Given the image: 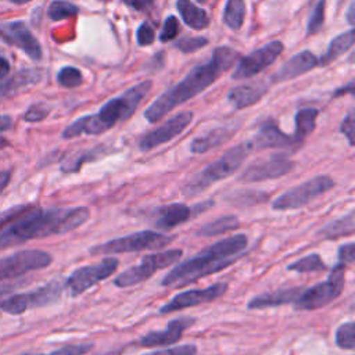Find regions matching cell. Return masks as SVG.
<instances>
[{"mask_svg": "<svg viewBox=\"0 0 355 355\" xmlns=\"http://www.w3.org/2000/svg\"><path fill=\"white\" fill-rule=\"evenodd\" d=\"M65 288V280L53 279L36 290L14 294L0 301V309L10 315H21L28 309L44 308L60 301Z\"/></svg>", "mask_w": 355, "mask_h": 355, "instance_id": "obj_8", "label": "cell"}, {"mask_svg": "<svg viewBox=\"0 0 355 355\" xmlns=\"http://www.w3.org/2000/svg\"><path fill=\"white\" fill-rule=\"evenodd\" d=\"M0 39L21 49L33 61L42 60V46L24 21H11L0 24Z\"/></svg>", "mask_w": 355, "mask_h": 355, "instance_id": "obj_16", "label": "cell"}, {"mask_svg": "<svg viewBox=\"0 0 355 355\" xmlns=\"http://www.w3.org/2000/svg\"><path fill=\"white\" fill-rule=\"evenodd\" d=\"M354 130H355V116L354 112L349 111V114L344 118V121L340 125V132L347 137L348 144L354 146Z\"/></svg>", "mask_w": 355, "mask_h": 355, "instance_id": "obj_44", "label": "cell"}, {"mask_svg": "<svg viewBox=\"0 0 355 355\" xmlns=\"http://www.w3.org/2000/svg\"><path fill=\"white\" fill-rule=\"evenodd\" d=\"M329 266L320 258L319 254H309L304 258H300L287 266V270L297 273H309V272H322L327 270Z\"/></svg>", "mask_w": 355, "mask_h": 355, "instance_id": "obj_32", "label": "cell"}, {"mask_svg": "<svg viewBox=\"0 0 355 355\" xmlns=\"http://www.w3.org/2000/svg\"><path fill=\"white\" fill-rule=\"evenodd\" d=\"M29 208V204H22V205H14L0 214V233L11 225L12 220H15L22 212H25Z\"/></svg>", "mask_w": 355, "mask_h": 355, "instance_id": "obj_41", "label": "cell"}, {"mask_svg": "<svg viewBox=\"0 0 355 355\" xmlns=\"http://www.w3.org/2000/svg\"><path fill=\"white\" fill-rule=\"evenodd\" d=\"M12 126V119L8 115H0V133Z\"/></svg>", "mask_w": 355, "mask_h": 355, "instance_id": "obj_49", "label": "cell"}, {"mask_svg": "<svg viewBox=\"0 0 355 355\" xmlns=\"http://www.w3.org/2000/svg\"><path fill=\"white\" fill-rule=\"evenodd\" d=\"M334 340L341 349H354L355 347V322H347L337 327Z\"/></svg>", "mask_w": 355, "mask_h": 355, "instance_id": "obj_34", "label": "cell"}, {"mask_svg": "<svg viewBox=\"0 0 355 355\" xmlns=\"http://www.w3.org/2000/svg\"><path fill=\"white\" fill-rule=\"evenodd\" d=\"M240 226V220L237 216L234 215H225L220 216L212 222H208L205 225H202L198 230H197V236H202V237H214L226 232H232L236 230Z\"/></svg>", "mask_w": 355, "mask_h": 355, "instance_id": "obj_30", "label": "cell"}, {"mask_svg": "<svg viewBox=\"0 0 355 355\" xmlns=\"http://www.w3.org/2000/svg\"><path fill=\"white\" fill-rule=\"evenodd\" d=\"M182 255H183V251L179 248L144 255L137 265H133L125 269L123 272H121L114 279V284L119 288H126V287L139 284L144 280H148L158 270L176 263L182 258Z\"/></svg>", "mask_w": 355, "mask_h": 355, "instance_id": "obj_9", "label": "cell"}, {"mask_svg": "<svg viewBox=\"0 0 355 355\" xmlns=\"http://www.w3.org/2000/svg\"><path fill=\"white\" fill-rule=\"evenodd\" d=\"M196 354H197V347L194 344H183L172 348L159 349L155 352H148L144 355H196Z\"/></svg>", "mask_w": 355, "mask_h": 355, "instance_id": "obj_43", "label": "cell"}, {"mask_svg": "<svg viewBox=\"0 0 355 355\" xmlns=\"http://www.w3.org/2000/svg\"><path fill=\"white\" fill-rule=\"evenodd\" d=\"M324 8H326V0H318L315 3L306 24V35H315L322 29L324 22Z\"/></svg>", "mask_w": 355, "mask_h": 355, "instance_id": "obj_36", "label": "cell"}, {"mask_svg": "<svg viewBox=\"0 0 355 355\" xmlns=\"http://www.w3.org/2000/svg\"><path fill=\"white\" fill-rule=\"evenodd\" d=\"M355 43V36H354V28H349L348 31L337 35L336 37L331 39V42L327 46V50L324 54L318 60L319 67H324L336 61L338 57H341L345 51H348Z\"/></svg>", "mask_w": 355, "mask_h": 355, "instance_id": "obj_25", "label": "cell"}, {"mask_svg": "<svg viewBox=\"0 0 355 355\" xmlns=\"http://www.w3.org/2000/svg\"><path fill=\"white\" fill-rule=\"evenodd\" d=\"M234 132H236V129H233V126L215 128V129L207 132L205 135H201V136L196 137L194 140H191L190 151L193 154L207 153L208 150L218 147V146L223 144L225 141H227L234 135Z\"/></svg>", "mask_w": 355, "mask_h": 355, "instance_id": "obj_23", "label": "cell"}, {"mask_svg": "<svg viewBox=\"0 0 355 355\" xmlns=\"http://www.w3.org/2000/svg\"><path fill=\"white\" fill-rule=\"evenodd\" d=\"M175 236H168L155 230H140L123 237L108 240L89 250L90 255H115L139 252L146 250H161L172 243Z\"/></svg>", "mask_w": 355, "mask_h": 355, "instance_id": "obj_7", "label": "cell"}, {"mask_svg": "<svg viewBox=\"0 0 355 355\" xmlns=\"http://www.w3.org/2000/svg\"><path fill=\"white\" fill-rule=\"evenodd\" d=\"M8 72H10V62L4 57L0 55V79L6 78L8 75Z\"/></svg>", "mask_w": 355, "mask_h": 355, "instance_id": "obj_48", "label": "cell"}, {"mask_svg": "<svg viewBox=\"0 0 355 355\" xmlns=\"http://www.w3.org/2000/svg\"><path fill=\"white\" fill-rule=\"evenodd\" d=\"M355 230V220H354V212H349L333 222H330L329 225H326L319 234L323 239H329V240H334L343 236H351L354 234Z\"/></svg>", "mask_w": 355, "mask_h": 355, "instance_id": "obj_29", "label": "cell"}, {"mask_svg": "<svg viewBox=\"0 0 355 355\" xmlns=\"http://www.w3.org/2000/svg\"><path fill=\"white\" fill-rule=\"evenodd\" d=\"M354 10H355V3L351 1L348 8H347V12H345V17H347V22L349 24V26H354V19H355V14H354Z\"/></svg>", "mask_w": 355, "mask_h": 355, "instance_id": "obj_50", "label": "cell"}, {"mask_svg": "<svg viewBox=\"0 0 355 355\" xmlns=\"http://www.w3.org/2000/svg\"><path fill=\"white\" fill-rule=\"evenodd\" d=\"M266 92V86L262 83L257 85H241L233 87L227 94V101L234 105L236 110L247 108L258 103Z\"/></svg>", "mask_w": 355, "mask_h": 355, "instance_id": "obj_24", "label": "cell"}, {"mask_svg": "<svg viewBox=\"0 0 355 355\" xmlns=\"http://www.w3.org/2000/svg\"><path fill=\"white\" fill-rule=\"evenodd\" d=\"M79 12V7L65 1V0H54L50 3L47 8V15L51 21H61L71 17H75Z\"/></svg>", "mask_w": 355, "mask_h": 355, "instance_id": "obj_33", "label": "cell"}, {"mask_svg": "<svg viewBox=\"0 0 355 355\" xmlns=\"http://www.w3.org/2000/svg\"><path fill=\"white\" fill-rule=\"evenodd\" d=\"M153 82L143 80L136 86L128 89L121 96L108 100L97 114L85 115L71 125H68L64 132V139H73L80 135H100L111 129L121 121H126L151 90Z\"/></svg>", "mask_w": 355, "mask_h": 355, "instance_id": "obj_4", "label": "cell"}, {"mask_svg": "<svg viewBox=\"0 0 355 355\" xmlns=\"http://www.w3.org/2000/svg\"><path fill=\"white\" fill-rule=\"evenodd\" d=\"M319 111L316 108H302L295 114V130L293 139L298 144L308 135H311L316 126V118Z\"/></svg>", "mask_w": 355, "mask_h": 355, "instance_id": "obj_28", "label": "cell"}, {"mask_svg": "<svg viewBox=\"0 0 355 355\" xmlns=\"http://www.w3.org/2000/svg\"><path fill=\"white\" fill-rule=\"evenodd\" d=\"M122 1L135 10H144V8H148L155 0H122Z\"/></svg>", "mask_w": 355, "mask_h": 355, "instance_id": "obj_46", "label": "cell"}, {"mask_svg": "<svg viewBox=\"0 0 355 355\" xmlns=\"http://www.w3.org/2000/svg\"><path fill=\"white\" fill-rule=\"evenodd\" d=\"M176 8L183 19V22L191 29L201 31L209 25V17L207 11L198 6H196L190 0H178Z\"/></svg>", "mask_w": 355, "mask_h": 355, "instance_id": "obj_26", "label": "cell"}, {"mask_svg": "<svg viewBox=\"0 0 355 355\" xmlns=\"http://www.w3.org/2000/svg\"><path fill=\"white\" fill-rule=\"evenodd\" d=\"M334 180L327 175H318L305 180L301 184H297L283 194H280L272 204L275 211H287V209H297L302 208L311 201L316 200L318 197L327 193L330 189L334 187Z\"/></svg>", "mask_w": 355, "mask_h": 355, "instance_id": "obj_10", "label": "cell"}, {"mask_svg": "<svg viewBox=\"0 0 355 355\" xmlns=\"http://www.w3.org/2000/svg\"><path fill=\"white\" fill-rule=\"evenodd\" d=\"M338 262L344 265H351L355 261V243H347L338 247L337 251Z\"/></svg>", "mask_w": 355, "mask_h": 355, "instance_id": "obj_45", "label": "cell"}, {"mask_svg": "<svg viewBox=\"0 0 355 355\" xmlns=\"http://www.w3.org/2000/svg\"><path fill=\"white\" fill-rule=\"evenodd\" d=\"M318 67V58L309 50H304L301 53L294 54L286 62H283L277 71L272 75L273 83H282L290 79H294L300 75L306 73L308 71Z\"/></svg>", "mask_w": 355, "mask_h": 355, "instance_id": "obj_19", "label": "cell"}, {"mask_svg": "<svg viewBox=\"0 0 355 355\" xmlns=\"http://www.w3.org/2000/svg\"><path fill=\"white\" fill-rule=\"evenodd\" d=\"M8 1H11V3H14V4H25V3H29V1H32V0H8Z\"/></svg>", "mask_w": 355, "mask_h": 355, "instance_id": "obj_53", "label": "cell"}, {"mask_svg": "<svg viewBox=\"0 0 355 355\" xmlns=\"http://www.w3.org/2000/svg\"><path fill=\"white\" fill-rule=\"evenodd\" d=\"M179 33V22L178 18L175 15H169L166 17V19L164 21V25L161 28L159 32V42L165 43V42H171L173 40Z\"/></svg>", "mask_w": 355, "mask_h": 355, "instance_id": "obj_38", "label": "cell"}, {"mask_svg": "<svg viewBox=\"0 0 355 355\" xmlns=\"http://www.w3.org/2000/svg\"><path fill=\"white\" fill-rule=\"evenodd\" d=\"M251 144L248 143H240L229 150H226L216 161L208 164L200 173L194 175L184 186L183 191L186 196H194L202 190H205L209 184L226 179L227 176L233 175V172H236L241 164L244 162V159L247 158V155L251 151Z\"/></svg>", "mask_w": 355, "mask_h": 355, "instance_id": "obj_5", "label": "cell"}, {"mask_svg": "<svg viewBox=\"0 0 355 355\" xmlns=\"http://www.w3.org/2000/svg\"><path fill=\"white\" fill-rule=\"evenodd\" d=\"M245 3L244 0H227L223 10V22L230 29H240L244 22Z\"/></svg>", "mask_w": 355, "mask_h": 355, "instance_id": "obj_31", "label": "cell"}, {"mask_svg": "<svg viewBox=\"0 0 355 355\" xmlns=\"http://www.w3.org/2000/svg\"><path fill=\"white\" fill-rule=\"evenodd\" d=\"M7 146H8V141L4 137H0V150H3Z\"/></svg>", "mask_w": 355, "mask_h": 355, "instance_id": "obj_52", "label": "cell"}, {"mask_svg": "<svg viewBox=\"0 0 355 355\" xmlns=\"http://www.w3.org/2000/svg\"><path fill=\"white\" fill-rule=\"evenodd\" d=\"M119 261L115 257H105L94 265H86L75 269L65 280V288L69 290L71 297H78L86 293L97 283L108 279L118 269Z\"/></svg>", "mask_w": 355, "mask_h": 355, "instance_id": "obj_11", "label": "cell"}, {"mask_svg": "<svg viewBox=\"0 0 355 355\" xmlns=\"http://www.w3.org/2000/svg\"><path fill=\"white\" fill-rule=\"evenodd\" d=\"M10 179H11V172L10 171L0 172V193L7 187Z\"/></svg>", "mask_w": 355, "mask_h": 355, "instance_id": "obj_47", "label": "cell"}, {"mask_svg": "<svg viewBox=\"0 0 355 355\" xmlns=\"http://www.w3.org/2000/svg\"><path fill=\"white\" fill-rule=\"evenodd\" d=\"M250 144L251 148H286L297 143L293 136L286 135L275 123H265L258 129Z\"/></svg>", "mask_w": 355, "mask_h": 355, "instance_id": "obj_20", "label": "cell"}, {"mask_svg": "<svg viewBox=\"0 0 355 355\" xmlns=\"http://www.w3.org/2000/svg\"><path fill=\"white\" fill-rule=\"evenodd\" d=\"M53 257L43 250H22L0 259V282L47 268Z\"/></svg>", "mask_w": 355, "mask_h": 355, "instance_id": "obj_12", "label": "cell"}, {"mask_svg": "<svg viewBox=\"0 0 355 355\" xmlns=\"http://www.w3.org/2000/svg\"><path fill=\"white\" fill-rule=\"evenodd\" d=\"M245 234H234L205 247L196 257L173 266L161 280L162 287H184L234 263L247 248Z\"/></svg>", "mask_w": 355, "mask_h": 355, "instance_id": "obj_3", "label": "cell"}, {"mask_svg": "<svg viewBox=\"0 0 355 355\" xmlns=\"http://www.w3.org/2000/svg\"><path fill=\"white\" fill-rule=\"evenodd\" d=\"M193 121V112L191 111H180L176 115L171 116L166 122H164L161 126L147 132L141 136L139 140V148L141 151L153 150L169 140H172L175 136L180 135Z\"/></svg>", "mask_w": 355, "mask_h": 355, "instance_id": "obj_15", "label": "cell"}, {"mask_svg": "<svg viewBox=\"0 0 355 355\" xmlns=\"http://www.w3.org/2000/svg\"><path fill=\"white\" fill-rule=\"evenodd\" d=\"M196 318L193 316H180L172 319L168 326L162 330H154L147 333L139 340V345L141 347H164V345H172L178 343L183 331L189 327H191L196 323Z\"/></svg>", "mask_w": 355, "mask_h": 355, "instance_id": "obj_18", "label": "cell"}, {"mask_svg": "<svg viewBox=\"0 0 355 355\" xmlns=\"http://www.w3.org/2000/svg\"><path fill=\"white\" fill-rule=\"evenodd\" d=\"M94 348V344L85 343V344H67L58 349H54L50 354H32V352H24L19 355H86Z\"/></svg>", "mask_w": 355, "mask_h": 355, "instance_id": "obj_37", "label": "cell"}, {"mask_svg": "<svg viewBox=\"0 0 355 355\" xmlns=\"http://www.w3.org/2000/svg\"><path fill=\"white\" fill-rule=\"evenodd\" d=\"M345 268L347 265L338 262L330 269V273L324 282L302 290L293 302L294 311H316L338 298L345 284Z\"/></svg>", "mask_w": 355, "mask_h": 355, "instance_id": "obj_6", "label": "cell"}, {"mask_svg": "<svg viewBox=\"0 0 355 355\" xmlns=\"http://www.w3.org/2000/svg\"><path fill=\"white\" fill-rule=\"evenodd\" d=\"M57 82L62 87H68V89L78 87L83 82V75L80 69L75 67H64L57 73Z\"/></svg>", "mask_w": 355, "mask_h": 355, "instance_id": "obj_35", "label": "cell"}, {"mask_svg": "<svg viewBox=\"0 0 355 355\" xmlns=\"http://www.w3.org/2000/svg\"><path fill=\"white\" fill-rule=\"evenodd\" d=\"M89 216L90 211L86 207L42 209L29 205L25 212L0 233V248L72 232L82 226Z\"/></svg>", "mask_w": 355, "mask_h": 355, "instance_id": "obj_2", "label": "cell"}, {"mask_svg": "<svg viewBox=\"0 0 355 355\" xmlns=\"http://www.w3.org/2000/svg\"><path fill=\"white\" fill-rule=\"evenodd\" d=\"M136 39H137L139 46L153 44L154 40H155V31H154L153 25L148 24V22L140 24L137 31H136Z\"/></svg>", "mask_w": 355, "mask_h": 355, "instance_id": "obj_42", "label": "cell"}, {"mask_svg": "<svg viewBox=\"0 0 355 355\" xmlns=\"http://www.w3.org/2000/svg\"><path fill=\"white\" fill-rule=\"evenodd\" d=\"M197 1H198V3H207L208 0H197Z\"/></svg>", "mask_w": 355, "mask_h": 355, "instance_id": "obj_54", "label": "cell"}, {"mask_svg": "<svg viewBox=\"0 0 355 355\" xmlns=\"http://www.w3.org/2000/svg\"><path fill=\"white\" fill-rule=\"evenodd\" d=\"M295 164L283 155H273L270 158L258 161L251 164L244 169V172L240 175L239 180H243L245 183L251 182H262V180H270L277 179L280 176H284L293 171Z\"/></svg>", "mask_w": 355, "mask_h": 355, "instance_id": "obj_17", "label": "cell"}, {"mask_svg": "<svg viewBox=\"0 0 355 355\" xmlns=\"http://www.w3.org/2000/svg\"><path fill=\"white\" fill-rule=\"evenodd\" d=\"M104 154H105V148L103 146H98V147H94V148H89V150H79L76 153L69 154L64 159V162L61 164V171L62 172H68V173L78 172L85 162L96 161V159L101 158Z\"/></svg>", "mask_w": 355, "mask_h": 355, "instance_id": "obj_27", "label": "cell"}, {"mask_svg": "<svg viewBox=\"0 0 355 355\" xmlns=\"http://www.w3.org/2000/svg\"><path fill=\"white\" fill-rule=\"evenodd\" d=\"M343 93L354 94V82H349V83H347L345 86H343V87L337 89V90L334 92V97H337V96H341Z\"/></svg>", "mask_w": 355, "mask_h": 355, "instance_id": "obj_51", "label": "cell"}, {"mask_svg": "<svg viewBox=\"0 0 355 355\" xmlns=\"http://www.w3.org/2000/svg\"><path fill=\"white\" fill-rule=\"evenodd\" d=\"M283 49H284L283 43L279 40H275L254 50L245 57H241L236 64L232 78L234 80H241V79H248L258 75L259 72H262L276 61V58L282 54Z\"/></svg>", "mask_w": 355, "mask_h": 355, "instance_id": "obj_13", "label": "cell"}, {"mask_svg": "<svg viewBox=\"0 0 355 355\" xmlns=\"http://www.w3.org/2000/svg\"><path fill=\"white\" fill-rule=\"evenodd\" d=\"M51 112V107L44 103H36L31 105L26 112L24 114V119L26 122H39L47 118V115Z\"/></svg>", "mask_w": 355, "mask_h": 355, "instance_id": "obj_39", "label": "cell"}, {"mask_svg": "<svg viewBox=\"0 0 355 355\" xmlns=\"http://www.w3.org/2000/svg\"><path fill=\"white\" fill-rule=\"evenodd\" d=\"M304 288L302 287H291V288H279L275 291H268L258 294L252 297L247 308L248 309H265V308H275V306H282L286 304H293L297 297L301 294Z\"/></svg>", "mask_w": 355, "mask_h": 355, "instance_id": "obj_21", "label": "cell"}, {"mask_svg": "<svg viewBox=\"0 0 355 355\" xmlns=\"http://www.w3.org/2000/svg\"><path fill=\"white\" fill-rule=\"evenodd\" d=\"M229 288V284L225 282H219L215 284H211L205 288H198V290H186L182 293H178L173 295L166 304H164L159 308V315L165 313H172L176 311H182L186 308H193L201 304H207L211 301L218 300L222 297Z\"/></svg>", "mask_w": 355, "mask_h": 355, "instance_id": "obj_14", "label": "cell"}, {"mask_svg": "<svg viewBox=\"0 0 355 355\" xmlns=\"http://www.w3.org/2000/svg\"><path fill=\"white\" fill-rule=\"evenodd\" d=\"M191 216V208L180 204V202H175V204H169V205H164L157 211V219H155V227L159 230H172L173 227L183 225L184 222H187Z\"/></svg>", "mask_w": 355, "mask_h": 355, "instance_id": "obj_22", "label": "cell"}, {"mask_svg": "<svg viewBox=\"0 0 355 355\" xmlns=\"http://www.w3.org/2000/svg\"><path fill=\"white\" fill-rule=\"evenodd\" d=\"M241 58L240 53L227 46H219L214 50L209 62L194 67L180 82L158 96L146 110L144 118L155 123L169 114L178 105L186 103L194 96L209 87L220 73L230 69Z\"/></svg>", "mask_w": 355, "mask_h": 355, "instance_id": "obj_1", "label": "cell"}, {"mask_svg": "<svg viewBox=\"0 0 355 355\" xmlns=\"http://www.w3.org/2000/svg\"><path fill=\"white\" fill-rule=\"evenodd\" d=\"M208 44V39L201 37V36H194V37H182L179 39L175 46L183 51V53H193L196 50H200L201 47Z\"/></svg>", "mask_w": 355, "mask_h": 355, "instance_id": "obj_40", "label": "cell"}]
</instances>
